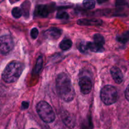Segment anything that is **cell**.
Returning a JSON list of instances; mask_svg holds the SVG:
<instances>
[{"label": "cell", "mask_w": 129, "mask_h": 129, "mask_svg": "<svg viewBox=\"0 0 129 129\" xmlns=\"http://www.w3.org/2000/svg\"><path fill=\"white\" fill-rule=\"evenodd\" d=\"M56 89L59 96L66 102L71 101L75 96V91L69 76L65 73H61L56 79Z\"/></svg>", "instance_id": "cell-1"}, {"label": "cell", "mask_w": 129, "mask_h": 129, "mask_svg": "<svg viewBox=\"0 0 129 129\" xmlns=\"http://www.w3.org/2000/svg\"><path fill=\"white\" fill-rule=\"evenodd\" d=\"M24 69L22 63L17 61H12L6 65L2 73V78L8 83L16 82L21 76Z\"/></svg>", "instance_id": "cell-2"}, {"label": "cell", "mask_w": 129, "mask_h": 129, "mask_svg": "<svg viewBox=\"0 0 129 129\" xmlns=\"http://www.w3.org/2000/svg\"><path fill=\"white\" fill-rule=\"evenodd\" d=\"M36 110L38 115L44 122L50 123L55 120V113L52 108L45 101L39 102L37 105Z\"/></svg>", "instance_id": "cell-3"}, {"label": "cell", "mask_w": 129, "mask_h": 129, "mask_svg": "<svg viewBox=\"0 0 129 129\" xmlns=\"http://www.w3.org/2000/svg\"><path fill=\"white\" fill-rule=\"evenodd\" d=\"M100 97L105 104L111 105L117 101L118 93L115 87L107 85L101 90Z\"/></svg>", "instance_id": "cell-4"}, {"label": "cell", "mask_w": 129, "mask_h": 129, "mask_svg": "<svg viewBox=\"0 0 129 129\" xmlns=\"http://www.w3.org/2000/svg\"><path fill=\"white\" fill-rule=\"evenodd\" d=\"M0 43L1 53L4 55L10 53L14 48L13 40L10 35H2L0 38Z\"/></svg>", "instance_id": "cell-5"}, {"label": "cell", "mask_w": 129, "mask_h": 129, "mask_svg": "<svg viewBox=\"0 0 129 129\" xmlns=\"http://www.w3.org/2000/svg\"><path fill=\"white\" fill-rule=\"evenodd\" d=\"M80 91L84 94H88L91 92L92 89V82L91 78L88 76H84L80 78L79 82Z\"/></svg>", "instance_id": "cell-6"}, {"label": "cell", "mask_w": 129, "mask_h": 129, "mask_svg": "<svg viewBox=\"0 0 129 129\" xmlns=\"http://www.w3.org/2000/svg\"><path fill=\"white\" fill-rule=\"evenodd\" d=\"M111 75L114 80L115 82L117 83H121L123 80V75L122 72L119 68L117 67H113L111 68Z\"/></svg>", "instance_id": "cell-7"}, {"label": "cell", "mask_w": 129, "mask_h": 129, "mask_svg": "<svg viewBox=\"0 0 129 129\" xmlns=\"http://www.w3.org/2000/svg\"><path fill=\"white\" fill-rule=\"evenodd\" d=\"M44 34H45V37L48 39H57L61 35L62 30L58 29V28L52 27L46 30Z\"/></svg>", "instance_id": "cell-8"}, {"label": "cell", "mask_w": 129, "mask_h": 129, "mask_svg": "<svg viewBox=\"0 0 129 129\" xmlns=\"http://www.w3.org/2000/svg\"><path fill=\"white\" fill-rule=\"evenodd\" d=\"M49 13V10L46 5H40L37 6L35 10V15L39 17H47Z\"/></svg>", "instance_id": "cell-9"}, {"label": "cell", "mask_w": 129, "mask_h": 129, "mask_svg": "<svg viewBox=\"0 0 129 129\" xmlns=\"http://www.w3.org/2000/svg\"><path fill=\"white\" fill-rule=\"evenodd\" d=\"M100 19H80L78 21L79 25H100L102 24Z\"/></svg>", "instance_id": "cell-10"}, {"label": "cell", "mask_w": 129, "mask_h": 129, "mask_svg": "<svg viewBox=\"0 0 129 129\" xmlns=\"http://www.w3.org/2000/svg\"><path fill=\"white\" fill-rule=\"evenodd\" d=\"M88 49L92 52H94V53H100V52L104 51V48L103 46H101L100 44H97V43L94 42H88Z\"/></svg>", "instance_id": "cell-11"}, {"label": "cell", "mask_w": 129, "mask_h": 129, "mask_svg": "<svg viewBox=\"0 0 129 129\" xmlns=\"http://www.w3.org/2000/svg\"><path fill=\"white\" fill-rule=\"evenodd\" d=\"M72 45H73V42L71 41V40L69 39H64L60 42L59 46L62 50L67 51L71 48Z\"/></svg>", "instance_id": "cell-12"}, {"label": "cell", "mask_w": 129, "mask_h": 129, "mask_svg": "<svg viewBox=\"0 0 129 129\" xmlns=\"http://www.w3.org/2000/svg\"><path fill=\"white\" fill-rule=\"evenodd\" d=\"M63 121L69 128H73L75 125V121L69 115H64V117L63 118Z\"/></svg>", "instance_id": "cell-13"}, {"label": "cell", "mask_w": 129, "mask_h": 129, "mask_svg": "<svg viewBox=\"0 0 129 129\" xmlns=\"http://www.w3.org/2000/svg\"><path fill=\"white\" fill-rule=\"evenodd\" d=\"M93 39H94V42L97 43V44H100L101 46L104 45L105 44V39L101 34H94L93 36Z\"/></svg>", "instance_id": "cell-14"}, {"label": "cell", "mask_w": 129, "mask_h": 129, "mask_svg": "<svg viewBox=\"0 0 129 129\" xmlns=\"http://www.w3.org/2000/svg\"><path fill=\"white\" fill-rule=\"evenodd\" d=\"M95 1L94 0H84L83 2V6L86 9H93L95 6Z\"/></svg>", "instance_id": "cell-15"}, {"label": "cell", "mask_w": 129, "mask_h": 129, "mask_svg": "<svg viewBox=\"0 0 129 129\" xmlns=\"http://www.w3.org/2000/svg\"><path fill=\"white\" fill-rule=\"evenodd\" d=\"M11 13H12V15L13 16V17L16 18H19L22 15V10L19 7L13 8Z\"/></svg>", "instance_id": "cell-16"}, {"label": "cell", "mask_w": 129, "mask_h": 129, "mask_svg": "<svg viewBox=\"0 0 129 129\" xmlns=\"http://www.w3.org/2000/svg\"><path fill=\"white\" fill-rule=\"evenodd\" d=\"M88 42L83 41L79 44V49L80 51L83 52V53H85L87 50H88Z\"/></svg>", "instance_id": "cell-17"}, {"label": "cell", "mask_w": 129, "mask_h": 129, "mask_svg": "<svg viewBox=\"0 0 129 129\" xmlns=\"http://www.w3.org/2000/svg\"><path fill=\"white\" fill-rule=\"evenodd\" d=\"M69 17V16L68 13L64 11H59L57 14V18L59 19H68Z\"/></svg>", "instance_id": "cell-18"}, {"label": "cell", "mask_w": 129, "mask_h": 129, "mask_svg": "<svg viewBox=\"0 0 129 129\" xmlns=\"http://www.w3.org/2000/svg\"><path fill=\"white\" fill-rule=\"evenodd\" d=\"M42 64H43L42 58L40 56V57H39V59H38V60H37V61L36 67H35V72H39V71L41 70L42 67Z\"/></svg>", "instance_id": "cell-19"}, {"label": "cell", "mask_w": 129, "mask_h": 129, "mask_svg": "<svg viewBox=\"0 0 129 129\" xmlns=\"http://www.w3.org/2000/svg\"><path fill=\"white\" fill-rule=\"evenodd\" d=\"M39 35V30L37 28H33L30 32V35H31V38L34 39H35L38 37Z\"/></svg>", "instance_id": "cell-20"}, {"label": "cell", "mask_w": 129, "mask_h": 129, "mask_svg": "<svg viewBox=\"0 0 129 129\" xmlns=\"http://www.w3.org/2000/svg\"><path fill=\"white\" fill-rule=\"evenodd\" d=\"M127 5V1L125 0H116V5L117 6H122Z\"/></svg>", "instance_id": "cell-21"}, {"label": "cell", "mask_w": 129, "mask_h": 129, "mask_svg": "<svg viewBox=\"0 0 129 129\" xmlns=\"http://www.w3.org/2000/svg\"><path fill=\"white\" fill-rule=\"evenodd\" d=\"M125 98L129 101V85L127 86L125 91Z\"/></svg>", "instance_id": "cell-22"}, {"label": "cell", "mask_w": 129, "mask_h": 129, "mask_svg": "<svg viewBox=\"0 0 129 129\" xmlns=\"http://www.w3.org/2000/svg\"><path fill=\"white\" fill-rule=\"evenodd\" d=\"M28 105H29V104L28 102H23L22 105H21V108H22V109L25 110V109L28 108Z\"/></svg>", "instance_id": "cell-23"}, {"label": "cell", "mask_w": 129, "mask_h": 129, "mask_svg": "<svg viewBox=\"0 0 129 129\" xmlns=\"http://www.w3.org/2000/svg\"><path fill=\"white\" fill-rule=\"evenodd\" d=\"M96 1L99 4H102V3H104L107 2L108 0H96Z\"/></svg>", "instance_id": "cell-24"}, {"label": "cell", "mask_w": 129, "mask_h": 129, "mask_svg": "<svg viewBox=\"0 0 129 129\" xmlns=\"http://www.w3.org/2000/svg\"><path fill=\"white\" fill-rule=\"evenodd\" d=\"M0 1H1V2H2V1H3V0H0Z\"/></svg>", "instance_id": "cell-25"}, {"label": "cell", "mask_w": 129, "mask_h": 129, "mask_svg": "<svg viewBox=\"0 0 129 129\" xmlns=\"http://www.w3.org/2000/svg\"><path fill=\"white\" fill-rule=\"evenodd\" d=\"M31 129H35V128H31Z\"/></svg>", "instance_id": "cell-26"}, {"label": "cell", "mask_w": 129, "mask_h": 129, "mask_svg": "<svg viewBox=\"0 0 129 129\" xmlns=\"http://www.w3.org/2000/svg\"><path fill=\"white\" fill-rule=\"evenodd\" d=\"M17 1H18V0H17Z\"/></svg>", "instance_id": "cell-27"}]
</instances>
